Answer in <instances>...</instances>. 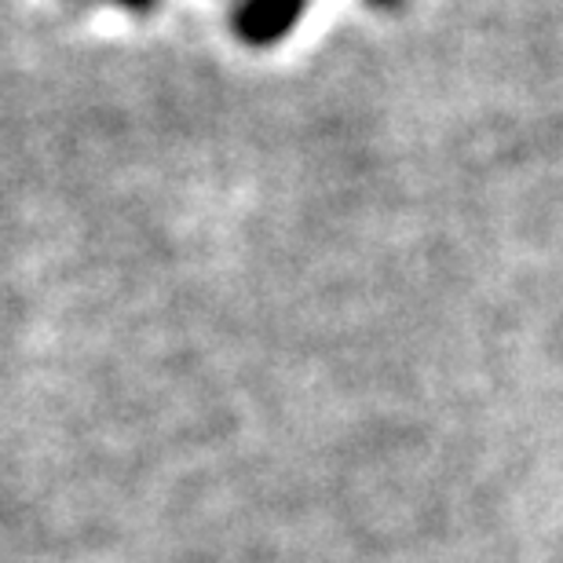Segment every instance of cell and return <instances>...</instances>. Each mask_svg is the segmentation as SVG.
<instances>
[{
    "label": "cell",
    "mask_w": 563,
    "mask_h": 563,
    "mask_svg": "<svg viewBox=\"0 0 563 563\" xmlns=\"http://www.w3.org/2000/svg\"><path fill=\"white\" fill-rule=\"evenodd\" d=\"M308 0H245L234 11V33L245 44H275L297 26Z\"/></svg>",
    "instance_id": "cell-1"
},
{
    "label": "cell",
    "mask_w": 563,
    "mask_h": 563,
    "mask_svg": "<svg viewBox=\"0 0 563 563\" xmlns=\"http://www.w3.org/2000/svg\"><path fill=\"white\" fill-rule=\"evenodd\" d=\"M114 4H121L125 11H151L157 0H114Z\"/></svg>",
    "instance_id": "cell-2"
},
{
    "label": "cell",
    "mask_w": 563,
    "mask_h": 563,
    "mask_svg": "<svg viewBox=\"0 0 563 563\" xmlns=\"http://www.w3.org/2000/svg\"><path fill=\"white\" fill-rule=\"evenodd\" d=\"M374 4H396V0H374Z\"/></svg>",
    "instance_id": "cell-3"
}]
</instances>
